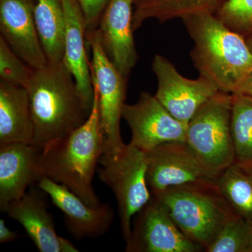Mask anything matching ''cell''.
Segmentation results:
<instances>
[{
	"mask_svg": "<svg viewBox=\"0 0 252 252\" xmlns=\"http://www.w3.org/2000/svg\"><path fill=\"white\" fill-rule=\"evenodd\" d=\"M34 122L31 145L42 152L82 126L91 110L63 61L34 69L26 88Z\"/></svg>",
	"mask_w": 252,
	"mask_h": 252,
	"instance_id": "obj_1",
	"label": "cell"
},
{
	"mask_svg": "<svg viewBox=\"0 0 252 252\" xmlns=\"http://www.w3.org/2000/svg\"><path fill=\"white\" fill-rule=\"evenodd\" d=\"M194 46L192 59L200 75L222 92L237 94L252 74V53L243 39L212 13L182 19Z\"/></svg>",
	"mask_w": 252,
	"mask_h": 252,
	"instance_id": "obj_2",
	"label": "cell"
},
{
	"mask_svg": "<svg viewBox=\"0 0 252 252\" xmlns=\"http://www.w3.org/2000/svg\"><path fill=\"white\" fill-rule=\"evenodd\" d=\"M104 142L98 95L94 88V103L86 122L41 152L44 177L64 185L89 206L99 207L102 203L94 192L93 181L103 154Z\"/></svg>",
	"mask_w": 252,
	"mask_h": 252,
	"instance_id": "obj_3",
	"label": "cell"
},
{
	"mask_svg": "<svg viewBox=\"0 0 252 252\" xmlns=\"http://www.w3.org/2000/svg\"><path fill=\"white\" fill-rule=\"evenodd\" d=\"M152 198L166 208L186 236L205 250L235 215L217 184L172 187Z\"/></svg>",
	"mask_w": 252,
	"mask_h": 252,
	"instance_id": "obj_4",
	"label": "cell"
},
{
	"mask_svg": "<svg viewBox=\"0 0 252 252\" xmlns=\"http://www.w3.org/2000/svg\"><path fill=\"white\" fill-rule=\"evenodd\" d=\"M232 97L220 91L198 109L187 127L186 142L202 165L217 176L235 162Z\"/></svg>",
	"mask_w": 252,
	"mask_h": 252,
	"instance_id": "obj_5",
	"label": "cell"
},
{
	"mask_svg": "<svg viewBox=\"0 0 252 252\" xmlns=\"http://www.w3.org/2000/svg\"><path fill=\"white\" fill-rule=\"evenodd\" d=\"M99 164V180L112 190L117 200L126 242L130 236L132 217L152 198L147 185L146 153L129 143L116 157L102 155Z\"/></svg>",
	"mask_w": 252,
	"mask_h": 252,
	"instance_id": "obj_6",
	"label": "cell"
},
{
	"mask_svg": "<svg viewBox=\"0 0 252 252\" xmlns=\"http://www.w3.org/2000/svg\"><path fill=\"white\" fill-rule=\"evenodd\" d=\"M92 51L90 62L94 89L98 95L99 117L103 132L102 155L116 157L126 147L120 122L126 96V77L116 67L106 53L98 29L86 34Z\"/></svg>",
	"mask_w": 252,
	"mask_h": 252,
	"instance_id": "obj_7",
	"label": "cell"
},
{
	"mask_svg": "<svg viewBox=\"0 0 252 252\" xmlns=\"http://www.w3.org/2000/svg\"><path fill=\"white\" fill-rule=\"evenodd\" d=\"M145 153L152 196L172 187L217 184L219 176L202 165L186 142H166Z\"/></svg>",
	"mask_w": 252,
	"mask_h": 252,
	"instance_id": "obj_8",
	"label": "cell"
},
{
	"mask_svg": "<svg viewBox=\"0 0 252 252\" xmlns=\"http://www.w3.org/2000/svg\"><path fill=\"white\" fill-rule=\"evenodd\" d=\"M152 70L158 81L155 97L176 119L189 124L199 109L220 92L207 78L187 79L168 59L157 54L152 61Z\"/></svg>",
	"mask_w": 252,
	"mask_h": 252,
	"instance_id": "obj_9",
	"label": "cell"
},
{
	"mask_svg": "<svg viewBox=\"0 0 252 252\" xmlns=\"http://www.w3.org/2000/svg\"><path fill=\"white\" fill-rule=\"evenodd\" d=\"M122 119L131 130L130 144L144 152L166 142H186L188 124L174 117L148 93H141L135 104H124Z\"/></svg>",
	"mask_w": 252,
	"mask_h": 252,
	"instance_id": "obj_10",
	"label": "cell"
},
{
	"mask_svg": "<svg viewBox=\"0 0 252 252\" xmlns=\"http://www.w3.org/2000/svg\"><path fill=\"white\" fill-rule=\"evenodd\" d=\"M126 243L127 252H196L204 249L182 233L166 208L154 198L136 215Z\"/></svg>",
	"mask_w": 252,
	"mask_h": 252,
	"instance_id": "obj_11",
	"label": "cell"
},
{
	"mask_svg": "<svg viewBox=\"0 0 252 252\" xmlns=\"http://www.w3.org/2000/svg\"><path fill=\"white\" fill-rule=\"evenodd\" d=\"M38 187L62 211L66 228L76 239L98 238L109 231L114 218V210L109 204L89 206L67 187L46 177L38 182Z\"/></svg>",
	"mask_w": 252,
	"mask_h": 252,
	"instance_id": "obj_12",
	"label": "cell"
},
{
	"mask_svg": "<svg viewBox=\"0 0 252 252\" xmlns=\"http://www.w3.org/2000/svg\"><path fill=\"white\" fill-rule=\"evenodd\" d=\"M35 0H0L1 36L33 69L48 64L35 19Z\"/></svg>",
	"mask_w": 252,
	"mask_h": 252,
	"instance_id": "obj_13",
	"label": "cell"
},
{
	"mask_svg": "<svg viewBox=\"0 0 252 252\" xmlns=\"http://www.w3.org/2000/svg\"><path fill=\"white\" fill-rule=\"evenodd\" d=\"M41 152L29 144L0 146V211L22 198L28 187L44 177Z\"/></svg>",
	"mask_w": 252,
	"mask_h": 252,
	"instance_id": "obj_14",
	"label": "cell"
},
{
	"mask_svg": "<svg viewBox=\"0 0 252 252\" xmlns=\"http://www.w3.org/2000/svg\"><path fill=\"white\" fill-rule=\"evenodd\" d=\"M133 9L134 0H109L97 28L106 53L126 77L138 60L133 38Z\"/></svg>",
	"mask_w": 252,
	"mask_h": 252,
	"instance_id": "obj_15",
	"label": "cell"
},
{
	"mask_svg": "<svg viewBox=\"0 0 252 252\" xmlns=\"http://www.w3.org/2000/svg\"><path fill=\"white\" fill-rule=\"evenodd\" d=\"M42 193L32 189L9 204L6 213L18 221L41 252H77L73 244L57 235Z\"/></svg>",
	"mask_w": 252,
	"mask_h": 252,
	"instance_id": "obj_16",
	"label": "cell"
},
{
	"mask_svg": "<svg viewBox=\"0 0 252 252\" xmlns=\"http://www.w3.org/2000/svg\"><path fill=\"white\" fill-rule=\"evenodd\" d=\"M65 16L63 63L72 73L79 94L88 108L92 109L94 87L90 61L85 48L86 22L77 0H63Z\"/></svg>",
	"mask_w": 252,
	"mask_h": 252,
	"instance_id": "obj_17",
	"label": "cell"
},
{
	"mask_svg": "<svg viewBox=\"0 0 252 252\" xmlns=\"http://www.w3.org/2000/svg\"><path fill=\"white\" fill-rule=\"evenodd\" d=\"M34 131L27 89L0 81V146L31 144Z\"/></svg>",
	"mask_w": 252,
	"mask_h": 252,
	"instance_id": "obj_18",
	"label": "cell"
},
{
	"mask_svg": "<svg viewBox=\"0 0 252 252\" xmlns=\"http://www.w3.org/2000/svg\"><path fill=\"white\" fill-rule=\"evenodd\" d=\"M225 0H134L132 26L137 31L146 21L160 23L183 19L202 13H212Z\"/></svg>",
	"mask_w": 252,
	"mask_h": 252,
	"instance_id": "obj_19",
	"label": "cell"
},
{
	"mask_svg": "<svg viewBox=\"0 0 252 252\" xmlns=\"http://www.w3.org/2000/svg\"><path fill=\"white\" fill-rule=\"evenodd\" d=\"M34 14L36 28L48 62H62L65 32L63 0H35Z\"/></svg>",
	"mask_w": 252,
	"mask_h": 252,
	"instance_id": "obj_20",
	"label": "cell"
},
{
	"mask_svg": "<svg viewBox=\"0 0 252 252\" xmlns=\"http://www.w3.org/2000/svg\"><path fill=\"white\" fill-rule=\"evenodd\" d=\"M230 129L235 151V162L252 172V97L232 94Z\"/></svg>",
	"mask_w": 252,
	"mask_h": 252,
	"instance_id": "obj_21",
	"label": "cell"
},
{
	"mask_svg": "<svg viewBox=\"0 0 252 252\" xmlns=\"http://www.w3.org/2000/svg\"><path fill=\"white\" fill-rule=\"evenodd\" d=\"M217 187L233 212L252 224V172L233 163L219 176Z\"/></svg>",
	"mask_w": 252,
	"mask_h": 252,
	"instance_id": "obj_22",
	"label": "cell"
},
{
	"mask_svg": "<svg viewBox=\"0 0 252 252\" xmlns=\"http://www.w3.org/2000/svg\"><path fill=\"white\" fill-rule=\"evenodd\" d=\"M252 246V224L235 214L227 220L207 252H250Z\"/></svg>",
	"mask_w": 252,
	"mask_h": 252,
	"instance_id": "obj_23",
	"label": "cell"
},
{
	"mask_svg": "<svg viewBox=\"0 0 252 252\" xmlns=\"http://www.w3.org/2000/svg\"><path fill=\"white\" fill-rule=\"evenodd\" d=\"M33 72L0 35V81L26 88Z\"/></svg>",
	"mask_w": 252,
	"mask_h": 252,
	"instance_id": "obj_24",
	"label": "cell"
},
{
	"mask_svg": "<svg viewBox=\"0 0 252 252\" xmlns=\"http://www.w3.org/2000/svg\"><path fill=\"white\" fill-rule=\"evenodd\" d=\"M217 12V17L232 31H252V0H225Z\"/></svg>",
	"mask_w": 252,
	"mask_h": 252,
	"instance_id": "obj_25",
	"label": "cell"
},
{
	"mask_svg": "<svg viewBox=\"0 0 252 252\" xmlns=\"http://www.w3.org/2000/svg\"><path fill=\"white\" fill-rule=\"evenodd\" d=\"M77 1L85 18L86 33L97 29L109 0H77Z\"/></svg>",
	"mask_w": 252,
	"mask_h": 252,
	"instance_id": "obj_26",
	"label": "cell"
},
{
	"mask_svg": "<svg viewBox=\"0 0 252 252\" xmlns=\"http://www.w3.org/2000/svg\"><path fill=\"white\" fill-rule=\"evenodd\" d=\"M17 238V233L6 226L4 220H0V243L4 244L14 241Z\"/></svg>",
	"mask_w": 252,
	"mask_h": 252,
	"instance_id": "obj_27",
	"label": "cell"
},
{
	"mask_svg": "<svg viewBox=\"0 0 252 252\" xmlns=\"http://www.w3.org/2000/svg\"><path fill=\"white\" fill-rule=\"evenodd\" d=\"M245 94L252 97V74L244 82L237 94Z\"/></svg>",
	"mask_w": 252,
	"mask_h": 252,
	"instance_id": "obj_28",
	"label": "cell"
},
{
	"mask_svg": "<svg viewBox=\"0 0 252 252\" xmlns=\"http://www.w3.org/2000/svg\"><path fill=\"white\" fill-rule=\"evenodd\" d=\"M247 41V44H248V45L249 46V48H250V51H251V52L252 53V35L250 36V38L248 39Z\"/></svg>",
	"mask_w": 252,
	"mask_h": 252,
	"instance_id": "obj_29",
	"label": "cell"
},
{
	"mask_svg": "<svg viewBox=\"0 0 252 252\" xmlns=\"http://www.w3.org/2000/svg\"><path fill=\"white\" fill-rule=\"evenodd\" d=\"M250 252H252V248H251V250H250Z\"/></svg>",
	"mask_w": 252,
	"mask_h": 252,
	"instance_id": "obj_30",
	"label": "cell"
}]
</instances>
